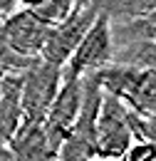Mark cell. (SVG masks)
I'll return each mask as SVG.
<instances>
[{
	"label": "cell",
	"instance_id": "cell-1",
	"mask_svg": "<svg viewBox=\"0 0 156 161\" xmlns=\"http://www.w3.org/2000/svg\"><path fill=\"white\" fill-rule=\"evenodd\" d=\"M104 94H112L139 117H156V72L126 64H109L92 75Z\"/></svg>",
	"mask_w": 156,
	"mask_h": 161
},
{
	"label": "cell",
	"instance_id": "cell-2",
	"mask_svg": "<svg viewBox=\"0 0 156 161\" xmlns=\"http://www.w3.org/2000/svg\"><path fill=\"white\" fill-rule=\"evenodd\" d=\"M99 104H102V87L92 75L82 77V104H79V114L67 139L62 141L55 161H89L97 156V146H94V126H97V114Z\"/></svg>",
	"mask_w": 156,
	"mask_h": 161
},
{
	"label": "cell",
	"instance_id": "cell-3",
	"mask_svg": "<svg viewBox=\"0 0 156 161\" xmlns=\"http://www.w3.org/2000/svg\"><path fill=\"white\" fill-rule=\"evenodd\" d=\"M62 87V69L42 60H35L20 80V109L25 124L45 121L52 102Z\"/></svg>",
	"mask_w": 156,
	"mask_h": 161
},
{
	"label": "cell",
	"instance_id": "cell-4",
	"mask_svg": "<svg viewBox=\"0 0 156 161\" xmlns=\"http://www.w3.org/2000/svg\"><path fill=\"white\" fill-rule=\"evenodd\" d=\"M134 144L131 129H129V109L114 99L112 94L102 92V104L97 114V126H94V146L97 156L119 161V156Z\"/></svg>",
	"mask_w": 156,
	"mask_h": 161
},
{
	"label": "cell",
	"instance_id": "cell-5",
	"mask_svg": "<svg viewBox=\"0 0 156 161\" xmlns=\"http://www.w3.org/2000/svg\"><path fill=\"white\" fill-rule=\"evenodd\" d=\"M114 57V42H112V27L104 18H97L89 32L82 37L77 50L72 52L70 62L62 69L64 80H79L87 75H94L99 69L109 67Z\"/></svg>",
	"mask_w": 156,
	"mask_h": 161
},
{
	"label": "cell",
	"instance_id": "cell-6",
	"mask_svg": "<svg viewBox=\"0 0 156 161\" xmlns=\"http://www.w3.org/2000/svg\"><path fill=\"white\" fill-rule=\"evenodd\" d=\"M97 18L99 15H97V10H94L92 3H87L82 8H75V13L70 18H64L59 25L50 27V35H47V42L42 47L40 60L52 64V67L64 69V64L70 62L72 52L77 50V45L89 32V27L94 25Z\"/></svg>",
	"mask_w": 156,
	"mask_h": 161
},
{
	"label": "cell",
	"instance_id": "cell-7",
	"mask_svg": "<svg viewBox=\"0 0 156 161\" xmlns=\"http://www.w3.org/2000/svg\"><path fill=\"white\" fill-rule=\"evenodd\" d=\"M47 35H50V27L42 20H37L32 10H25V8L13 13L8 20H3V37L10 52L22 60H40Z\"/></svg>",
	"mask_w": 156,
	"mask_h": 161
},
{
	"label": "cell",
	"instance_id": "cell-8",
	"mask_svg": "<svg viewBox=\"0 0 156 161\" xmlns=\"http://www.w3.org/2000/svg\"><path fill=\"white\" fill-rule=\"evenodd\" d=\"M79 104H82V77L79 80H64L62 77V87H59L57 97H55L47 117L42 121L47 139L52 141V146L57 151H59V146H62V141L67 139L75 119H77Z\"/></svg>",
	"mask_w": 156,
	"mask_h": 161
},
{
	"label": "cell",
	"instance_id": "cell-9",
	"mask_svg": "<svg viewBox=\"0 0 156 161\" xmlns=\"http://www.w3.org/2000/svg\"><path fill=\"white\" fill-rule=\"evenodd\" d=\"M8 149L13 151L15 161H55L57 149L47 139L42 121L40 124H20L18 131L10 136Z\"/></svg>",
	"mask_w": 156,
	"mask_h": 161
},
{
	"label": "cell",
	"instance_id": "cell-10",
	"mask_svg": "<svg viewBox=\"0 0 156 161\" xmlns=\"http://www.w3.org/2000/svg\"><path fill=\"white\" fill-rule=\"evenodd\" d=\"M20 80L22 72H8L0 69V141L8 144L10 136L22 124V109H20Z\"/></svg>",
	"mask_w": 156,
	"mask_h": 161
},
{
	"label": "cell",
	"instance_id": "cell-11",
	"mask_svg": "<svg viewBox=\"0 0 156 161\" xmlns=\"http://www.w3.org/2000/svg\"><path fill=\"white\" fill-rule=\"evenodd\" d=\"M89 3L94 5L99 18H104L109 25L141 20L156 13V0H89Z\"/></svg>",
	"mask_w": 156,
	"mask_h": 161
},
{
	"label": "cell",
	"instance_id": "cell-12",
	"mask_svg": "<svg viewBox=\"0 0 156 161\" xmlns=\"http://www.w3.org/2000/svg\"><path fill=\"white\" fill-rule=\"evenodd\" d=\"M75 8H82L79 0H45L42 5L32 8V13H35V18L42 20L47 27H55V25H59L64 18H70V15L75 13Z\"/></svg>",
	"mask_w": 156,
	"mask_h": 161
},
{
	"label": "cell",
	"instance_id": "cell-13",
	"mask_svg": "<svg viewBox=\"0 0 156 161\" xmlns=\"http://www.w3.org/2000/svg\"><path fill=\"white\" fill-rule=\"evenodd\" d=\"M119 161H156V144H151V141H134L119 156Z\"/></svg>",
	"mask_w": 156,
	"mask_h": 161
},
{
	"label": "cell",
	"instance_id": "cell-14",
	"mask_svg": "<svg viewBox=\"0 0 156 161\" xmlns=\"http://www.w3.org/2000/svg\"><path fill=\"white\" fill-rule=\"evenodd\" d=\"M0 161H15L13 151H10V149H8V144H3V141H0Z\"/></svg>",
	"mask_w": 156,
	"mask_h": 161
},
{
	"label": "cell",
	"instance_id": "cell-15",
	"mask_svg": "<svg viewBox=\"0 0 156 161\" xmlns=\"http://www.w3.org/2000/svg\"><path fill=\"white\" fill-rule=\"evenodd\" d=\"M20 8H25V10H32V8H37V5H42L45 0H18Z\"/></svg>",
	"mask_w": 156,
	"mask_h": 161
},
{
	"label": "cell",
	"instance_id": "cell-16",
	"mask_svg": "<svg viewBox=\"0 0 156 161\" xmlns=\"http://www.w3.org/2000/svg\"><path fill=\"white\" fill-rule=\"evenodd\" d=\"M89 161H114V159H104V156H94V159H89Z\"/></svg>",
	"mask_w": 156,
	"mask_h": 161
},
{
	"label": "cell",
	"instance_id": "cell-17",
	"mask_svg": "<svg viewBox=\"0 0 156 161\" xmlns=\"http://www.w3.org/2000/svg\"><path fill=\"white\" fill-rule=\"evenodd\" d=\"M87 3H89V0H79V5H87Z\"/></svg>",
	"mask_w": 156,
	"mask_h": 161
},
{
	"label": "cell",
	"instance_id": "cell-18",
	"mask_svg": "<svg viewBox=\"0 0 156 161\" xmlns=\"http://www.w3.org/2000/svg\"><path fill=\"white\" fill-rule=\"evenodd\" d=\"M151 121H154V124H156V117H154V119H151Z\"/></svg>",
	"mask_w": 156,
	"mask_h": 161
}]
</instances>
